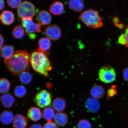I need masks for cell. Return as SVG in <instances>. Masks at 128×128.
<instances>
[{
    "instance_id": "cell-1",
    "label": "cell",
    "mask_w": 128,
    "mask_h": 128,
    "mask_svg": "<svg viewBox=\"0 0 128 128\" xmlns=\"http://www.w3.org/2000/svg\"><path fill=\"white\" fill-rule=\"evenodd\" d=\"M4 62L12 74L16 76L29 70L30 55L26 50L17 51L10 58L5 60Z\"/></svg>"
},
{
    "instance_id": "cell-2",
    "label": "cell",
    "mask_w": 128,
    "mask_h": 128,
    "mask_svg": "<svg viewBox=\"0 0 128 128\" xmlns=\"http://www.w3.org/2000/svg\"><path fill=\"white\" fill-rule=\"evenodd\" d=\"M47 52H43L38 48L36 51L30 55V62L32 68L37 73L45 76H49V71L52 67L47 56Z\"/></svg>"
},
{
    "instance_id": "cell-3",
    "label": "cell",
    "mask_w": 128,
    "mask_h": 128,
    "mask_svg": "<svg viewBox=\"0 0 128 128\" xmlns=\"http://www.w3.org/2000/svg\"><path fill=\"white\" fill-rule=\"evenodd\" d=\"M78 19L86 26L93 28H97L103 26V18L97 11L88 9L82 13Z\"/></svg>"
},
{
    "instance_id": "cell-4",
    "label": "cell",
    "mask_w": 128,
    "mask_h": 128,
    "mask_svg": "<svg viewBox=\"0 0 128 128\" xmlns=\"http://www.w3.org/2000/svg\"><path fill=\"white\" fill-rule=\"evenodd\" d=\"M17 13L20 18L26 17L33 18L35 15L36 9L34 5L28 1L22 2L18 8Z\"/></svg>"
},
{
    "instance_id": "cell-5",
    "label": "cell",
    "mask_w": 128,
    "mask_h": 128,
    "mask_svg": "<svg viewBox=\"0 0 128 128\" xmlns=\"http://www.w3.org/2000/svg\"><path fill=\"white\" fill-rule=\"evenodd\" d=\"M99 76L101 80L103 82L111 83L116 79V72L114 69L110 66H105L100 69Z\"/></svg>"
},
{
    "instance_id": "cell-6",
    "label": "cell",
    "mask_w": 128,
    "mask_h": 128,
    "mask_svg": "<svg viewBox=\"0 0 128 128\" xmlns=\"http://www.w3.org/2000/svg\"><path fill=\"white\" fill-rule=\"evenodd\" d=\"M22 26L25 28V32L29 36L34 34V32H40L42 25L39 23H34L32 17L24 18L22 19Z\"/></svg>"
},
{
    "instance_id": "cell-7",
    "label": "cell",
    "mask_w": 128,
    "mask_h": 128,
    "mask_svg": "<svg viewBox=\"0 0 128 128\" xmlns=\"http://www.w3.org/2000/svg\"><path fill=\"white\" fill-rule=\"evenodd\" d=\"M52 100V96L48 91L43 90L40 91L34 97V101L38 106L43 108L50 104Z\"/></svg>"
},
{
    "instance_id": "cell-8",
    "label": "cell",
    "mask_w": 128,
    "mask_h": 128,
    "mask_svg": "<svg viewBox=\"0 0 128 128\" xmlns=\"http://www.w3.org/2000/svg\"><path fill=\"white\" fill-rule=\"evenodd\" d=\"M45 34L49 40H56L60 38L61 32L58 26L56 25H52L46 28L45 30Z\"/></svg>"
},
{
    "instance_id": "cell-9",
    "label": "cell",
    "mask_w": 128,
    "mask_h": 128,
    "mask_svg": "<svg viewBox=\"0 0 128 128\" xmlns=\"http://www.w3.org/2000/svg\"><path fill=\"white\" fill-rule=\"evenodd\" d=\"M36 20L38 23L41 25H46L50 23L52 20V16L47 11L42 10L38 14Z\"/></svg>"
},
{
    "instance_id": "cell-10",
    "label": "cell",
    "mask_w": 128,
    "mask_h": 128,
    "mask_svg": "<svg viewBox=\"0 0 128 128\" xmlns=\"http://www.w3.org/2000/svg\"><path fill=\"white\" fill-rule=\"evenodd\" d=\"M28 123L27 118L20 114L16 115L12 122L13 126L15 128H26Z\"/></svg>"
},
{
    "instance_id": "cell-11",
    "label": "cell",
    "mask_w": 128,
    "mask_h": 128,
    "mask_svg": "<svg viewBox=\"0 0 128 128\" xmlns=\"http://www.w3.org/2000/svg\"><path fill=\"white\" fill-rule=\"evenodd\" d=\"M0 18L4 24L8 25L12 24L14 22V16L13 12L8 10H4L2 13Z\"/></svg>"
},
{
    "instance_id": "cell-12",
    "label": "cell",
    "mask_w": 128,
    "mask_h": 128,
    "mask_svg": "<svg viewBox=\"0 0 128 128\" xmlns=\"http://www.w3.org/2000/svg\"><path fill=\"white\" fill-rule=\"evenodd\" d=\"M54 122L57 125L64 126L68 124V118L66 114L60 112L56 114L54 118Z\"/></svg>"
},
{
    "instance_id": "cell-13",
    "label": "cell",
    "mask_w": 128,
    "mask_h": 128,
    "mask_svg": "<svg viewBox=\"0 0 128 128\" xmlns=\"http://www.w3.org/2000/svg\"><path fill=\"white\" fill-rule=\"evenodd\" d=\"M86 106L90 111L96 112L98 111L100 108V104L96 99L90 98L86 100Z\"/></svg>"
},
{
    "instance_id": "cell-14",
    "label": "cell",
    "mask_w": 128,
    "mask_h": 128,
    "mask_svg": "<svg viewBox=\"0 0 128 128\" xmlns=\"http://www.w3.org/2000/svg\"><path fill=\"white\" fill-rule=\"evenodd\" d=\"M64 10V5L62 2L56 1L51 5L49 11L54 15H60L63 14Z\"/></svg>"
},
{
    "instance_id": "cell-15",
    "label": "cell",
    "mask_w": 128,
    "mask_h": 128,
    "mask_svg": "<svg viewBox=\"0 0 128 128\" xmlns=\"http://www.w3.org/2000/svg\"><path fill=\"white\" fill-rule=\"evenodd\" d=\"M68 4L71 10L76 12H80L84 9V1L81 0H71L68 1Z\"/></svg>"
},
{
    "instance_id": "cell-16",
    "label": "cell",
    "mask_w": 128,
    "mask_h": 128,
    "mask_svg": "<svg viewBox=\"0 0 128 128\" xmlns=\"http://www.w3.org/2000/svg\"><path fill=\"white\" fill-rule=\"evenodd\" d=\"M27 116L32 121H37L41 119L42 115L39 108L36 107H32L28 110Z\"/></svg>"
},
{
    "instance_id": "cell-17",
    "label": "cell",
    "mask_w": 128,
    "mask_h": 128,
    "mask_svg": "<svg viewBox=\"0 0 128 128\" xmlns=\"http://www.w3.org/2000/svg\"><path fill=\"white\" fill-rule=\"evenodd\" d=\"M53 109L58 112L63 111L66 107V103L64 100L61 98H57L52 102Z\"/></svg>"
},
{
    "instance_id": "cell-18",
    "label": "cell",
    "mask_w": 128,
    "mask_h": 128,
    "mask_svg": "<svg viewBox=\"0 0 128 128\" xmlns=\"http://www.w3.org/2000/svg\"><path fill=\"white\" fill-rule=\"evenodd\" d=\"M14 117L12 112L8 111H5L1 113L0 116L1 122L3 124H10L13 121Z\"/></svg>"
},
{
    "instance_id": "cell-19",
    "label": "cell",
    "mask_w": 128,
    "mask_h": 128,
    "mask_svg": "<svg viewBox=\"0 0 128 128\" xmlns=\"http://www.w3.org/2000/svg\"><path fill=\"white\" fill-rule=\"evenodd\" d=\"M14 52V48L12 46L6 45L1 48V56L4 60L10 58Z\"/></svg>"
},
{
    "instance_id": "cell-20",
    "label": "cell",
    "mask_w": 128,
    "mask_h": 128,
    "mask_svg": "<svg viewBox=\"0 0 128 128\" xmlns=\"http://www.w3.org/2000/svg\"><path fill=\"white\" fill-rule=\"evenodd\" d=\"M1 101L4 106L6 108H10L15 102V99L9 94H4L1 97Z\"/></svg>"
},
{
    "instance_id": "cell-21",
    "label": "cell",
    "mask_w": 128,
    "mask_h": 128,
    "mask_svg": "<svg viewBox=\"0 0 128 128\" xmlns=\"http://www.w3.org/2000/svg\"><path fill=\"white\" fill-rule=\"evenodd\" d=\"M90 94L94 98L100 99L104 95V90L101 86L96 85L92 87L90 91Z\"/></svg>"
},
{
    "instance_id": "cell-22",
    "label": "cell",
    "mask_w": 128,
    "mask_h": 128,
    "mask_svg": "<svg viewBox=\"0 0 128 128\" xmlns=\"http://www.w3.org/2000/svg\"><path fill=\"white\" fill-rule=\"evenodd\" d=\"M38 48L43 52H46L49 50L51 46V42L48 38H43L39 40L38 42Z\"/></svg>"
},
{
    "instance_id": "cell-23",
    "label": "cell",
    "mask_w": 128,
    "mask_h": 128,
    "mask_svg": "<svg viewBox=\"0 0 128 128\" xmlns=\"http://www.w3.org/2000/svg\"><path fill=\"white\" fill-rule=\"evenodd\" d=\"M12 34L16 39H20L24 36L25 31L21 25H18L14 27Z\"/></svg>"
},
{
    "instance_id": "cell-24",
    "label": "cell",
    "mask_w": 128,
    "mask_h": 128,
    "mask_svg": "<svg viewBox=\"0 0 128 128\" xmlns=\"http://www.w3.org/2000/svg\"><path fill=\"white\" fill-rule=\"evenodd\" d=\"M10 81L4 78H2L0 80V92L1 94H4L7 92L10 87Z\"/></svg>"
},
{
    "instance_id": "cell-25",
    "label": "cell",
    "mask_w": 128,
    "mask_h": 128,
    "mask_svg": "<svg viewBox=\"0 0 128 128\" xmlns=\"http://www.w3.org/2000/svg\"><path fill=\"white\" fill-rule=\"evenodd\" d=\"M19 78L22 84H27L31 82L32 76L30 72L28 71H26L20 74Z\"/></svg>"
},
{
    "instance_id": "cell-26",
    "label": "cell",
    "mask_w": 128,
    "mask_h": 128,
    "mask_svg": "<svg viewBox=\"0 0 128 128\" xmlns=\"http://www.w3.org/2000/svg\"><path fill=\"white\" fill-rule=\"evenodd\" d=\"M55 115L53 109L49 107L45 108L42 113V117L48 121L51 120L54 118Z\"/></svg>"
},
{
    "instance_id": "cell-27",
    "label": "cell",
    "mask_w": 128,
    "mask_h": 128,
    "mask_svg": "<svg viewBox=\"0 0 128 128\" xmlns=\"http://www.w3.org/2000/svg\"><path fill=\"white\" fill-rule=\"evenodd\" d=\"M26 93V89L23 86H18L14 90V94L16 96L18 97H23Z\"/></svg>"
},
{
    "instance_id": "cell-28",
    "label": "cell",
    "mask_w": 128,
    "mask_h": 128,
    "mask_svg": "<svg viewBox=\"0 0 128 128\" xmlns=\"http://www.w3.org/2000/svg\"><path fill=\"white\" fill-rule=\"evenodd\" d=\"M118 41L120 44L128 48V26L126 27L124 34L120 36Z\"/></svg>"
},
{
    "instance_id": "cell-29",
    "label": "cell",
    "mask_w": 128,
    "mask_h": 128,
    "mask_svg": "<svg viewBox=\"0 0 128 128\" xmlns=\"http://www.w3.org/2000/svg\"><path fill=\"white\" fill-rule=\"evenodd\" d=\"M77 128H92L90 122L86 120H80L77 125Z\"/></svg>"
},
{
    "instance_id": "cell-30",
    "label": "cell",
    "mask_w": 128,
    "mask_h": 128,
    "mask_svg": "<svg viewBox=\"0 0 128 128\" xmlns=\"http://www.w3.org/2000/svg\"><path fill=\"white\" fill-rule=\"evenodd\" d=\"M7 4L10 7L12 8H18L22 3L20 0H8L7 1Z\"/></svg>"
},
{
    "instance_id": "cell-31",
    "label": "cell",
    "mask_w": 128,
    "mask_h": 128,
    "mask_svg": "<svg viewBox=\"0 0 128 128\" xmlns=\"http://www.w3.org/2000/svg\"><path fill=\"white\" fill-rule=\"evenodd\" d=\"M43 128H57V124L55 122L51 120L48 121V122L45 124Z\"/></svg>"
},
{
    "instance_id": "cell-32",
    "label": "cell",
    "mask_w": 128,
    "mask_h": 128,
    "mask_svg": "<svg viewBox=\"0 0 128 128\" xmlns=\"http://www.w3.org/2000/svg\"><path fill=\"white\" fill-rule=\"evenodd\" d=\"M123 73L124 80L128 82V68H125L123 71Z\"/></svg>"
},
{
    "instance_id": "cell-33",
    "label": "cell",
    "mask_w": 128,
    "mask_h": 128,
    "mask_svg": "<svg viewBox=\"0 0 128 128\" xmlns=\"http://www.w3.org/2000/svg\"><path fill=\"white\" fill-rule=\"evenodd\" d=\"M116 94V90L114 89H110L108 92V95L109 97L112 96Z\"/></svg>"
},
{
    "instance_id": "cell-34",
    "label": "cell",
    "mask_w": 128,
    "mask_h": 128,
    "mask_svg": "<svg viewBox=\"0 0 128 128\" xmlns=\"http://www.w3.org/2000/svg\"><path fill=\"white\" fill-rule=\"evenodd\" d=\"M30 128H43L41 125L39 124H34L30 126Z\"/></svg>"
},
{
    "instance_id": "cell-35",
    "label": "cell",
    "mask_w": 128,
    "mask_h": 128,
    "mask_svg": "<svg viewBox=\"0 0 128 128\" xmlns=\"http://www.w3.org/2000/svg\"><path fill=\"white\" fill-rule=\"evenodd\" d=\"M0 48L2 47L4 43V39L3 36L1 34L0 35Z\"/></svg>"
},
{
    "instance_id": "cell-36",
    "label": "cell",
    "mask_w": 128,
    "mask_h": 128,
    "mask_svg": "<svg viewBox=\"0 0 128 128\" xmlns=\"http://www.w3.org/2000/svg\"><path fill=\"white\" fill-rule=\"evenodd\" d=\"M0 10L4 9V1L3 0H0Z\"/></svg>"
}]
</instances>
